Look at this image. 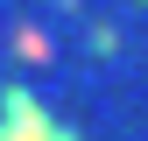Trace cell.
Masks as SVG:
<instances>
[{"mask_svg":"<svg viewBox=\"0 0 148 141\" xmlns=\"http://www.w3.org/2000/svg\"><path fill=\"white\" fill-rule=\"evenodd\" d=\"M0 141H78V134L57 127L28 92H0Z\"/></svg>","mask_w":148,"mask_h":141,"instance_id":"1","label":"cell"}]
</instances>
